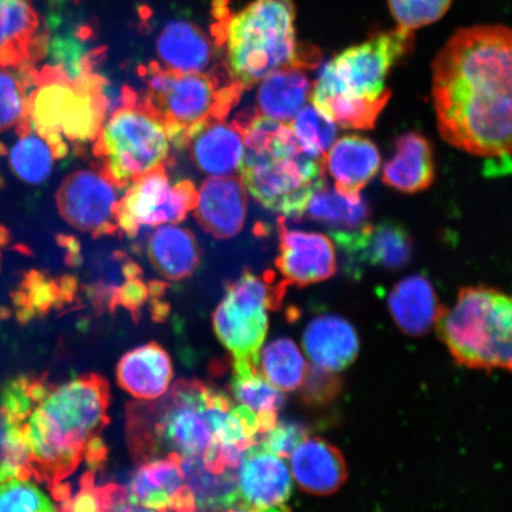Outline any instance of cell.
Instances as JSON below:
<instances>
[{
    "label": "cell",
    "instance_id": "obj_1",
    "mask_svg": "<svg viewBox=\"0 0 512 512\" xmlns=\"http://www.w3.org/2000/svg\"><path fill=\"white\" fill-rule=\"evenodd\" d=\"M432 69L441 138L471 155L512 157V28L454 32Z\"/></svg>",
    "mask_w": 512,
    "mask_h": 512
},
{
    "label": "cell",
    "instance_id": "obj_2",
    "mask_svg": "<svg viewBox=\"0 0 512 512\" xmlns=\"http://www.w3.org/2000/svg\"><path fill=\"white\" fill-rule=\"evenodd\" d=\"M108 406L110 386L96 374L49 387L24 424L31 472L55 486L72 475L89 441L110 422Z\"/></svg>",
    "mask_w": 512,
    "mask_h": 512
},
{
    "label": "cell",
    "instance_id": "obj_3",
    "mask_svg": "<svg viewBox=\"0 0 512 512\" xmlns=\"http://www.w3.org/2000/svg\"><path fill=\"white\" fill-rule=\"evenodd\" d=\"M245 136L240 178L261 206L286 217L305 215L311 197L325 182L323 159L302 149L290 124L260 114L238 120Z\"/></svg>",
    "mask_w": 512,
    "mask_h": 512
},
{
    "label": "cell",
    "instance_id": "obj_4",
    "mask_svg": "<svg viewBox=\"0 0 512 512\" xmlns=\"http://www.w3.org/2000/svg\"><path fill=\"white\" fill-rule=\"evenodd\" d=\"M226 49L228 75L243 89L285 67L312 66L318 56L299 47L293 0H253L213 27Z\"/></svg>",
    "mask_w": 512,
    "mask_h": 512
},
{
    "label": "cell",
    "instance_id": "obj_5",
    "mask_svg": "<svg viewBox=\"0 0 512 512\" xmlns=\"http://www.w3.org/2000/svg\"><path fill=\"white\" fill-rule=\"evenodd\" d=\"M105 79L92 68L70 78L59 66L36 69L27 118L46 139L56 159L66 158L70 143L94 142L105 123L108 99Z\"/></svg>",
    "mask_w": 512,
    "mask_h": 512
},
{
    "label": "cell",
    "instance_id": "obj_6",
    "mask_svg": "<svg viewBox=\"0 0 512 512\" xmlns=\"http://www.w3.org/2000/svg\"><path fill=\"white\" fill-rule=\"evenodd\" d=\"M209 387L181 380L164 398L153 403H132L127 408V438L138 462L166 457H203L214 443L207 418Z\"/></svg>",
    "mask_w": 512,
    "mask_h": 512
},
{
    "label": "cell",
    "instance_id": "obj_7",
    "mask_svg": "<svg viewBox=\"0 0 512 512\" xmlns=\"http://www.w3.org/2000/svg\"><path fill=\"white\" fill-rule=\"evenodd\" d=\"M437 332L457 363L471 369L512 371V296L485 286L460 290L444 307Z\"/></svg>",
    "mask_w": 512,
    "mask_h": 512
},
{
    "label": "cell",
    "instance_id": "obj_8",
    "mask_svg": "<svg viewBox=\"0 0 512 512\" xmlns=\"http://www.w3.org/2000/svg\"><path fill=\"white\" fill-rule=\"evenodd\" d=\"M145 76L143 102L178 147L187 145L192 134L209 121L226 119L245 91L233 80L223 83L214 73H176L156 62L146 69Z\"/></svg>",
    "mask_w": 512,
    "mask_h": 512
},
{
    "label": "cell",
    "instance_id": "obj_9",
    "mask_svg": "<svg viewBox=\"0 0 512 512\" xmlns=\"http://www.w3.org/2000/svg\"><path fill=\"white\" fill-rule=\"evenodd\" d=\"M125 105L102 125L94 140V156L115 187L124 189L147 172L164 165L171 139L162 121L125 88Z\"/></svg>",
    "mask_w": 512,
    "mask_h": 512
},
{
    "label": "cell",
    "instance_id": "obj_10",
    "mask_svg": "<svg viewBox=\"0 0 512 512\" xmlns=\"http://www.w3.org/2000/svg\"><path fill=\"white\" fill-rule=\"evenodd\" d=\"M413 41V31L396 27L343 50L326 64L312 86L311 102L336 94L381 95L390 69L408 54Z\"/></svg>",
    "mask_w": 512,
    "mask_h": 512
},
{
    "label": "cell",
    "instance_id": "obj_11",
    "mask_svg": "<svg viewBox=\"0 0 512 512\" xmlns=\"http://www.w3.org/2000/svg\"><path fill=\"white\" fill-rule=\"evenodd\" d=\"M288 285L271 277L246 272L230 285L214 313V329L234 360L260 361V348L268 329L267 309H278Z\"/></svg>",
    "mask_w": 512,
    "mask_h": 512
},
{
    "label": "cell",
    "instance_id": "obj_12",
    "mask_svg": "<svg viewBox=\"0 0 512 512\" xmlns=\"http://www.w3.org/2000/svg\"><path fill=\"white\" fill-rule=\"evenodd\" d=\"M197 194L190 181L171 184L164 165H160L136 179L119 200L118 230L132 239L142 227L182 222L194 210Z\"/></svg>",
    "mask_w": 512,
    "mask_h": 512
},
{
    "label": "cell",
    "instance_id": "obj_13",
    "mask_svg": "<svg viewBox=\"0 0 512 512\" xmlns=\"http://www.w3.org/2000/svg\"><path fill=\"white\" fill-rule=\"evenodd\" d=\"M118 188L101 170H79L70 174L56 195L64 221L96 238L118 230Z\"/></svg>",
    "mask_w": 512,
    "mask_h": 512
},
{
    "label": "cell",
    "instance_id": "obj_14",
    "mask_svg": "<svg viewBox=\"0 0 512 512\" xmlns=\"http://www.w3.org/2000/svg\"><path fill=\"white\" fill-rule=\"evenodd\" d=\"M238 510L284 511L292 494L290 469L284 459L256 443L242 454L236 469Z\"/></svg>",
    "mask_w": 512,
    "mask_h": 512
},
{
    "label": "cell",
    "instance_id": "obj_15",
    "mask_svg": "<svg viewBox=\"0 0 512 512\" xmlns=\"http://www.w3.org/2000/svg\"><path fill=\"white\" fill-rule=\"evenodd\" d=\"M343 249L352 267H377L396 271L412 259L413 241L408 230L400 223L383 221L350 233L331 234Z\"/></svg>",
    "mask_w": 512,
    "mask_h": 512
},
{
    "label": "cell",
    "instance_id": "obj_16",
    "mask_svg": "<svg viewBox=\"0 0 512 512\" xmlns=\"http://www.w3.org/2000/svg\"><path fill=\"white\" fill-rule=\"evenodd\" d=\"M280 248L275 260L287 285L309 286L334 277L337 256L334 243L324 234L279 226Z\"/></svg>",
    "mask_w": 512,
    "mask_h": 512
},
{
    "label": "cell",
    "instance_id": "obj_17",
    "mask_svg": "<svg viewBox=\"0 0 512 512\" xmlns=\"http://www.w3.org/2000/svg\"><path fill=\"white\" fill-rule=\"evenodd\" d=\"M130 495L138 510H197L185 482L181 456L175 453L143 463L132 477Z\"/></svg>",
    "mask_w": 512,
    "mask_h": 512
},
{
    "label": "cell",
    "instance_id": "obj_18",
    "mask_svg": "<svg viewBox=\"0 0 512 512\" xmlns=\"http://www.w3.org/2000/svg\"><path fill=\"white\" fill-rule=\"evenodd\" d=\"M49 50V34L30 0H0V68L40 62Z\"/></svg>",
    "mask_w": 512,
    "mask_h": 512
},
{
    "label": "cell",
    "instance_id": "obj_19",
    "mask_svg": "<svg viewBox=\"0 0 512 512\" xmlns=\"http://www.w3.org/2000/svg\"><path fill=\"white\" fill-rule=\"evenodd\" d=\"M194 215L215 239H232L245 226L247 190L238 176L209 177L197 190Z\"/></svg>",
    "mask_w": 512,
    "mask_h": 512
},
{
    "label": "cell",
    "instance_id": "obj_20",
    "mask_svg": "<svg viewBox=\"0 0 512 512\" xmlns=\"http://www.w3.org/2000/svg\"><path fill=\"white\" fill-rule=\"evenodd\" d=\"M196 168L209 177L235 176L245 156V136L238 121H209L189 138L187 145Z\"/></svg>",
    "mask_w": 512,
    "mask_h": 512
},
{
    "label": "cell",
    "instance_id": "obj_21",
    "mask_svg": "<svg viewBox=\"0 0 512 512\" xmlns=\"http://www.w3.org/2000/svg\"><path fill=\"white\" fill-rule=\"evenodd\" d=\"M290 457L294 479L307 494H335L348 478L342 452L324 439L306 437Z\"/></svg>",
    "mask_w": 512,
    "mask_h": 512
},
{
    "label": "cell",
    "instance_id": "obj_22",
    "mask_svg": "<svg viewBox=\"0 0 512 512\" xmlns=\"http://www.w3.org/2000/svg\"><path fill=\"white\" fill-rule=\"evenodd\" d=\"M324 163L339 194L357 201L361 200L360 192L379 172L381 156L370 139L354 134L336 140Z\"/></svg>",
    "mask_w": 512,
    "mask_h": 512
},
{
    "label": "cell",
    "instance_id": "obj_23",
    "mask_svg": "<svg viewBox=\"0 0 512 512\" xmlns=\"http://www.w3.org/2000/svg\"><path fill=\"white\" fill-rule=\"evenodd\" d=\"M303 345L317 367L334 373L349 368L360 352V338L354 326L334 315L311 320L304 332Z\"/></svg>",
    "mask_w": 512,
    "mask_h": 512
},
{
    "label": "cell",
    "instance_id": "obj_24",
    "mask_svg": "<svg viewBox=\"0 0 512 512\" xmlns=\"http://www.w3.org/2000/svg\"><path fill=\"white\" fill-rule=\"evenodd\" d=\"M433 149L420 133L407 132L395 140L394 156L384 165L382 182L387 187L416 194L434 183Z\"/></svg>",
    "mask_w": 512,
    "mask_h": 512
},
{
    "label": "cell",
    "instance_id": "obj_25",
    "mask_svg": "<svg viewBox=\"0 0 512 512\" xmlns=\"http://www.w3.org/2000/svg\"><path fill=\"white\" fill-rule=\"evenodd\" d=\"M172 363L168 352L157 343L127 352L118 364L120 387L139 400H157L169 390Z\"/></svg>",
    "mask_w": 512,
    "mask_h": 512
},
{
    "label": "cell",
    "instance_id": "obj_26",
    "mask_svg": "<svg viewBox=\"0 0 512 512\" xmlns=\"http://www.w3.org/2000/svg\"><path fill=\"white\" fill-rule=\"evenodd\" d=\"M388 306L403 334L413 337L427 334L443 309L430 281L418 274L395 285L389 293Z\"/></svg>",
    "mask_w": 512,
    "mask_h": 512
},
{
    "label": "cell",
    "instance_id": "obj_27",
    "mask_svg": "<svg viewBox=\"0 0 512 512\" xmlns=\"http://www.w3.org/2000/svg\"><path fill=\"white\" fill-rule=\"evenodd\" d=\"M160 66L176 73H204L213 60V47L202 29L188 21L166 24L157 40Z\"/></svg>",
    "mask_w": 512,
    "mask_h": 512
},
{
    "label": "cell",
    "instance_id": "obj_28",
    "mask_svg": "<svg viewBox=\"0 0 512 512\" xmlns=\"http://www.w3.org/2000/svg\"><path fill=\"white\" fill-rule=\"evenodd\" d=\"M259 83L258 112L279 123L290 124L310 99L312 86L304 68H281Z\"/></svg>",
    "mask_w": 512,
    "mask_h": 512
},
{
    "label": "cell",
    "instance_id": "obj_29",
    "mask_svg": "<svg viewBox=\"0 0 512 512\" xmlns=\"http://www.w3.org/2000/svg\"><path fill=\"white\" fill-rule=\"evenodd\" d=\"M147 253L153 267L170 280L190 277L201 261L195 235L176 224L158 226L151 236Z\"/></svg>",
    "mask_w": 512,
    "mask_h": 512
},
{
    "label": "cell",
    "instance_id": "obj_30",
    "mask_svg": "<svg viewBox=\"0 0 512 512\" xmlns=\"http://www.w3.org/2000/svg\"><path fill=\"white\" fill-rule=\"evenodd\" d=\"M181 466L197 510H238L236 470L211 471L202 457H181Z\"/></svg>",
    "mask_w": 512,
    "mask_h": 512
},
{
    "label": "cell",
    "instance_id": "obj_31",
    "mask_svg": "<svg viewBox=\"0 0 512 512\" xmlns=\"http://www.w3.org/2000/svg\"><path fill=\"white\" fill-rule=\"evenodd\" d=\"M305 214L331 228V234L350 233L368 224L370 210L361 200H351L334 188L320 187L311 197Z\"/></svg>",
    "mask_w": 512,
    "mask_h": 512
},
{
    "label": "cell",
    "instance_id": "obj_32",
    "mask_svg": "<svg viewBox=\"0 0 512 512\" xmlns=\"http://www.w3.org/2000/svg\"><path fill=\"white\" fill-rule=\"evenodd\" d=\"M19 139L10 151V166L23 182L40 185L53 174L55 153L46 139L32 130L28 118L17 126Z\"/></svg>",
    "mask_w": 512,
    "mask_h": 512
},
{
    "label": "cell",
    "instance_id": "obj_33",
    "mask_svg": "<svg viewBox=\"0 0 512 512\" xmlns=\"http://www.w3.org/2000/svg\"><path fill=\"white\" fill-rule=\"evenodd\" d=\"M392 91L386 89L379 96L336 94L312 102V105L336 125L349 130H373L377 118L386 107Z\"/></svg>",
    "mask_w": 512,
    "mask_h": 512
},
{
    "label": "cell",
    "instance_id": "obj_34",
    "mask_svg": "<svg viewBox=\"0 0 512 512\" xmlns=\"http://www.w3.org/2000/svg\"><path fill=\"white\" fill-rule=\"evenodd\" d=\"M230 389L236 401L255 413L278 412L284 403L283 394L267 381L256 360H234Z\"/></svg>",
    "mask_w": 512,
    "mask_h": 512
},
{
    "label": "cell",
    "instance_id": "obj_35",
    "mask_svg": "<svg viewBox=\"0 0 512 512\" xmlns=\"http://www.w3.org/2000/svg\"><path fill=\"white\" fill-rule=\"evenodd\" d=\"M260 360L261 373L280 392H293L302 386L307 364L291 339L279 338L266 345Z\"/></svg>",
    "mask_w": 512,
    "mask_h": 512
},
{
    "label": "cell",
    "instance_id": "obj_36",
    "mask_svg": "<svg viewBox=\"0 0 512 512\" xmlns=\"http://www.w3.org/2000/svg\"><path fill=\"white\" fill-rule=\"evenodd\" d=\"M35 72L34 66L0 68V133L27 119Z\"/></svg>",
    "mask_w": 512,
    "mask_h": 512
},
{
    "label": "cell",
    "instance_id": "obj_37",
    "mask_svg": "<svg viewBox=\"0 0 512 512\" xmlns=\"http://www.w3.org/2000/svg\"><path fill=\"white\" fill-rule=\"evenodd\" d=\"M290 126L299 145L313 158L324 160L326 153L335 143L336 124L313 105L304 106L291 121Z\"/></svg>",
    "mask_w": 512,
    "mask_h": 512
},
{
    "label": "cell",
    "instance_id": "obj_38",
    "mask_svg": "<svg viewBox=\"0 0 512 512\" xmlns=\"http://www.w3.org/2000/svg\"><path fill=\"white\" fill-rule=\"evenodd\" d=\"M57 508L29 478L0 482V512L55 511Z\"/></svg>",
    "mask_w": 512,
    "mask_h": 512
},
{
    "label": "cell",
    "instance_id": "obj_39",
    "mask_svg": "<svg viewBox=\"0 0 512 512\" xmlns=\"http://www.w3.org/2000/svg\"><path fill=\"white\" fill-rule=\"evenodd\" d=\"M452 0H388L390 15L401 29L426 27L446 15Z\"/></svg>",
    "mask_w": 512,
    "mask_h": 512
},
{
    "label": "cell",
    "instance_id": "obj_40",
    "mask_svg": "<svg viewBox=\"0 0 512 512\" xmlns=\"http://www.w3.org/2000/svg\"><path fill=\"white\" fill-rule=\"evenodd\" d=\"M302 399L310 406H323L334 401L342 390V381L334 371L307 366L302 383Z\"/></svg>",
    "mask_w": 512,
    "mask_h": 512
},
{
    "label": "cell",
    "instance_id": "obj_41",
    "mask_svg": "<svg viewBox=\"0 0 512 512\" xmlns=\"http://www.w3.org/2000/svg\"><path fill=\"white\" fill-rule=\"evenodd\" d=\"M258 444L281 458L291 456L296 448L307 437L305 428L291 421H278L270 431L259 435Z\"/></svg>",
    "mask_w": 512,
    "mask_h": 512
},
{
    "label": "cell",
    "instance_id": "obj_42",
    "mask_svg": "<svg viewBox=\"0 0 512 512\" xmlns=\"http://www.w3.org/2000/svg\"><path fill=\"white\" fill-rule=\"evenodd\" d=\"M147 297H149V288L139 277H136L127 279L125 285L114 290L111 303L113 306L121 305L128 311L137 313Z\"/></svg>",
    "mask_w": 512,
    "mask_h": 512
},
{
    "label": "cell",
    "instance_id": "obj_43",
    "mask_svg": "<svg viewBox=\"0 0 512 512\" xmlns=\"http://www.w3.org/2000/svg\"><path fill=\"white\" fill-rule=\"evenodd\" d=\"M8 240V233H6V230L3 228H0V243Z\"/></svg>",
    "mask_w": 512,
    "mask_h": 512
}]
</instances>
